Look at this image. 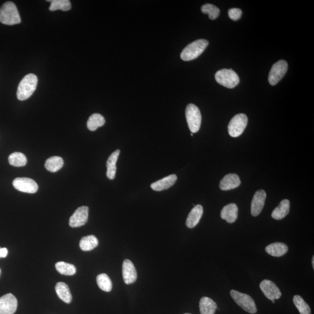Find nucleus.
<instances>
[{"mask_svg":"<svg viewBox=\"0 0 314 314\" xmlns=\"http://www.w3.org/2000/svg\"><path fill=\"white\" fill-rule=\"evenodd\" d=\"M38 78L33 74H28L20 81L17 90V97L20 101L30 98L36 89Z\"/></svg>","mask_w":314,"mask_h":314,"instance_id":"nucleus-1","label":"nucleus"},{"mask_svg":"<svg viewBox=\"0 0 314 314\" xmlns=\"http://www.w3.org/2000/svg\"><path fill=\"white\" fill-rule=\"evenodd\" d=\"M0 22L3 24L14 25L21 22L18 10L14 2L4 3L0 8Z\"/></svg>","mask_w":314,"mask_h":314,"instance_id":"nucleus-2","label":"nucleus"},{"mask_svg":"<svg viewBox=\"0 0 314 314\" xmlns=\"http://www.w3.org/2000/svg\"><path fill=\"white\" fill-rule=\"evenodd\" d=\"M208 45V42L205 39H199L194 41L183 49L180 57L182 60L188 61L196 59L199 57Z\"/></svg>","mask_w":314,"mask_h":314,"instance_id":"nucleus-3","label":"nucleus"},{"mask_svg":"<svg viewBox=\"0 0 314 314\" xmlns=\"http://www.w3.org/2000/svg\"><path fill=\"white\" fill-rule=\"evenodd\" d=\"M217 82L229 89L234 88L240 82L238 76L232 69H223L218 71L215 76Z\"/></svg>","mask_w":314,"mask_h":314,"instance_id":"nucleus-4","label":"nucleus"},{"mask_svg":"<svg viewBox=\"0 0 314 314\" xmlns=\"http://www.w3.org/2000/svg\"><path fill=\"white\" fill-rule=\"evenodd\" d=\"M186 118L191 132L197 133L202 124V114L199 108L193 104H188L186 109Z\"/></svg>","mask_w":314,"mask_h":314,"instance_id":"nucleus-5","label":"nucleus"},{"mask_svg":"<svg viewBox=\"0 0 314 314\" xmlns=\"http://www.w3.org/2000/svg\"><path fill=\"white\" fill-rule=\"evenodd\" d=\"M231 295L236 303L239 305L246 312L251 314L257 312L255 301L251 296L235 290L231 291Z\"/></svg>","mask_w":314,"mask_h":314,"instance_id":"nucleus-6","label":"nucleus"},{"mask_svg":"<svg viewBox=\"0 0 314 314\" xmlns=\"http://www.w3.org/2000/svg\"><path fill=\"white\" fill-rule=\"evenodd\" d=\"M248 118L244 113H238L230 121L228 125V132L232 138H237L242 134L245 130Z\"/></svg>","mask_w":314,"mask_h":314,"instance_id":"nucleus-7","label":"nucleus"},{"mask_svg":"<svg viewBox=\"0 0 314 314\" xmlns=\"http://www.w3.org/2000/svg\"><path fill=\"white\" fill-rule=\"evenodd\" d=\"M288 64L286 61L280 60L273 64L269 72L268 81L270 84L275 86L286 74Z\"/></svg>","mask_w":314,"mask_h":314,"instance_id":"nucleus-8","label":"nucleus"},{"mask_svg":"<svg viewBox=\"0 0 314 314\" xmlns=\"http://www.w3.org/2000/svg\"><path fill=\"white\" fill-rule=\"evenodd\" d=\"M89 210L88 206H82L78 207L70 218L69 226L71 228H78L85 225L88 221Z\"/></svg>","mask_w":314,"mask_h":314,"instance_id":"nucleus-9","label":"nucleus"},{"mask_svg":"<svg viewBox=\"0 0 314 314\" xmlns=\"http://www.w3.org/2000/svg\"><path fill=\"white\" fill-rule=\"evenodd\" d=\"M13 186L16 190L27 193H35L39 186L34 180L28 177H17L13 181Z\"/></svg>","mask_w":314,"mask_h":314,"instance_id":"nucleus-10","label":"nucleus"},{"mask_svg":"<svg viewBox=\"0 0 314 314\" xmlns=\"http://www.w3.org/2000/svg\"><path fill=\"white\" fill-rule=\"evenodd\" d=\"M17 307V299L13 294L8 293L0 298V314H14Z\"/></svg>","mask_w":314,"mask_h":314,"instance_id":"nucleus-11","label":"nucleus"},{"mask_svg":"<svg viewBox=\"0 0 314 314\" xmlns=\"http://www.w3.org/2000/svg\"><path fill=\"white\" fill-rule=\"evenodd\" d=\"M260 289L267 298L271 301L280 298L282 296L281 290L276 284L271 281L265 279L260 284Z\"/></svg>","mask_w":314,"mask_h":314,"instance_id":"nucleus-12","label":"nucleus"},{"mask_svg":"<svg viewBox=\"0 0 314 314\" xmlns=\"http://www.w3.org/2000/svg\"><path fill=\"white\" fill-rule=\"evenodd\" d=\"M267 194L264 190L255 192L251 202V214L253 217H257L263 210L266 202Z\"/></svg>","mask_w":314,"mask_h":314,"instance_id":"nucleus-13","label":"nucleus"},{"mask_svg":"<svg viewBox=\"0 0 314 314\" xmlns=\"http://www.w3.org/2000/svg\"><path fill=\"white\" fill-rule=\"evenodd\" d=\"M122 275L125 283L130 284L135 282L138 278L136 267L132 262L129 260H125L122 266Z\"/></svg>","mask_w":314,"mask_h":314,"instance_id":"nucleus-14","label":"nucleus"},{"mask_svg":"<svg viewBox=\"0 0 314 314\" xmlns=\"http://www.w3.org/2000/svg\"><path fill=\"white\" fill-rule=\"evenodd\" d=\"M239 176L236 174L229 173L221 180L220 184V190L227 191L237 188L240 185Z\"/></svg>","mask_w":314,"mask_h":314,"instance_id":"nucleus-15","label":"nucleus"},{"mask_svg":"<svg viewBox=\"0 0 314 314\" xmlns=\"http://www.w3.org/2000/svg\"><path fill=\"white\" fill-rule=\"evenodd\" d=\"M177 179V177L176 174H170V175L165 177L164 178L158 180V181L153 183L151 185V188L153 190L157 191L167 190V189L173 186L174 183H176Z\"/></svg>","mask_w":314,"mask_h":314,"instance_id":"nucleus-16","label":"nucleus"},{"mask_svg":"<svg viewBox=\"0 0 314 314\" xmlns=\"http://www.w3.org/2000/svg\"><path fill=\"white\" fill-rule=\"evenodd\" d=\"M220 217L229 223L235 222L238 217V207L235 203L229 204L222 208L220 212Z\"/></svg>","mask_w":314,"mask_h":314,"instance_id":"nucleus-17","label":"nucleus"},{"mask_svg":"<svg viewBox=\"0 0 314 314\" xmlns=\"http://www.w3.org/2000/svg\"><path fill=\"white\" fill-rule=\"evenodd\" d=\"M203 214V207L200 204L194 206L189 213L186 225L188 228H193L199 223Z\"/></svg>","mask_w":314,"mask_h":314,"instance_id":"nucleus-18","label":"nucleus"},{"mask_svg":"<svg viewBox=\"0 0 314 314\" xmlns=\"http://www.w3.org/2000/svg\"><path fill=\"white\" fill-rule=\"evenodd\" d=\"M120 150H116L110 154L107 161V176L110 180L115 179L116 173V162L118 161Z\"/></svg>","mask_w":314,"mask_h":314,"instance_id":"nucleus-19","label":"nucleus"},{"mask_svg":"<svg viewBox=\"0 0 314 314\" xmlns=\"http://www.w3.org/2000/svg\"><path fill=\"white\" fill-rule=\"evenodd\" d=\"M288 247L286 244L276 242L267 246L266 251L267 254L273 257H279L286 254L288 251Z\"/></svg>","mask_w":314,"mask_h":314,"instance_id":"nucleus-20","label":"nucleus"},{"mask_svg":"<svg viewBox=\"0 0 314 314\" xmlns=\"http://www.w3.org/2000/svg\"><path fill=\"white\" fill-rule=\"evenodd\" d=\"M290 211V202L289 200H282L279 205L272 213V217L276 220L283 219L289 214Z\"/></svg>","mask_w":314,"mask_h":314,"instance_id":"nucleus-21","label":"nucleus"},{"mask_svg":"<svg viewBox=\"0 0 314 314\" xmlns=\"http://www.w3.org/2000/svg\"><path fill=\"white\" fill-rule=\"evenodd\" d=\"M199 307L201 314H215L217 309L216 302L207 297L201 298Z\"/></svg>","mask_w":314,"mask_h":314,"instance_id":"nucleus-22","label":"nucleus"},{"mask_svg":"<svg viewBox=\"0 0 314 314\" xmlns=\"http://www.w3.org/2000/svg\"><path fill=\"white\" fill-rule=\"evenodd\" d=\"M55 291L61 300L65 302V303H71L72 300V296L69 288L66 283L63 282H58L55 286Z\"/></svg>","mask_w":314,"mask_h":314,"instance_id":"nucleus-23","label":"nucleus"},{"mask_svg":"<svg viewBox=\"0 0 314 314\" xmlns=\"http://www.w3.org/2000/svg\"><path fill=\"white\" fill-rule=\"evenodd\" d=\"M98 245V240L94 235L87 236L81 238L79 243L80 248L84 251H91Z\"/></svg>","mask_w":314,"mask_h":314,"instance_id":"nucleus-24","label":"nucleus"},{"mask_svg":"<svg viewBox=\"0 0 314 314\" xmlns=\"http://www.w3.org/2000/svg\"><path fill=\"white\" fill-rule=\"evenodd\" d=\"M64 162L61 157L58 156L51 157L47 159L45 163L46 170L51 173H56L63 168Z\"/></svg>","mask_w":314,"mask_h":314,"instance_id":"nucleus-25","label":"nucleus"},{"mask_svg":"<svg viewBox=\"0 0 314 314\" xmlns=\"http://www.w3.org/2000/svg\"><path fill=\"white\" fill-rule=\"evenodd\" d=\"M106 123V120L103 116L99 113H94L90 116L87 121V126L90 130L95 131L98 127L103 126Z\"/></svg>","mask_w":314,"mask_h":314,"instance_id":"nucleus-26","label":"nucleus"},{"mask_svg":"<svg viewBox=\"0 0 314 314\" xmlns=\"http://www.w3.org/2000/svg\"><path fill=\"white\" fill-rule=\"evenodd\" d=\"M8 161L14 167H21L27 164V158L23 153L15 152L9 156Z\"/></svg>","mask_w":314,"mask_h":314,"instance_id":"nucleus-27","label":"nucleus"},{"mask_svg":"<svg viewBox=\"0 0 314 314\" xmlns=\"http://www.w3.org/2000/svg\"><path fill=\"white\" fill-rule=\"evenodd\" d=\"M55 267L58 272L64 275H74L77 272V268L74 265L66 263L65 262H58L55 264Z\"/></svg>","mask_w":314,"mask_h":314,"instance_id":"nucleus-28","label":"nucleus"},{"mask_svg":"<svg viewBox=\"0 0 314 314\" xmlns=\"http://www.w3.org/2000/svg\"><path fill=\"white\" fill-rule=\"evenodd\" d=\"M97 283L100 289L104 292H110L112 290L111 280L106 273H101L97 276Z\"/></svg>","mask_w":314,"mask_h":314,"instance_id":"nucleus-29","label":"nucleus"},{"mask_svg":"<svg viewBox=\"0 0 314 314\" xmlns=\"http://www.w3.org/2000/svg\"><path fill=\"white\" fill-rule=\"evenodd\" d=\"M47 1L51 2V5L49 8L51 11L58 10L67 11L71 9V3L69 0H48Z\"/></svg>","mask_w":314,"mask_h":314,"instance_id":"nucleus-30","label":"nucleus"},{"mask_svg":"<svg viewBox=\"0 0 314 314\" xmlns=\"http://www.w3.org/2000/svg\"><path fill=\"white\" fill-rule=\"evenodd\" d=\"M293 302L300 314H311V308L300 296L296 295L293 298Z\"/></svg>","mask_w":314,"mask_h":314,"instance_id":"nucleus-31","label":"nucleus"},{"mask_svg":"<svg viewBox=\"0 0 314 314\" xmlns=\"http://www.w3.org/2000/svg\"><path fill=\"white\" fill-rule=\"evenodd\" d=\"M202 12L203 14H208L209 18L211 20L217 19L220 14V9L214 5L206 4L202 6Z\"/></svg>","mask_w":314,"mask_h":314,"instance_id":"nucleus-32","label":"nucleus"},{"mask_svg":"<svg viewBox=\"0 0 314 314\" xmlns=\"http://www.w3.org/2000/svg\"><path fill=\"white\" fill-rule=\"evenodd\" d=\"M228 15L230 18L236 21L240 18L242 15V11L239 8H231L228 11Z\"/></svg>","mask_w":314,"mask_h":314,"instance_id":"nucleus-33","label":"nucleus"},{"mask_svg":"<svg viewBox=\"0 0 314 314\" xmlns=\"http://www.w3.org/2000/svg\"><path fill=\"white\" fill-rule=\"evenodd\" d=\"M8 250L7 248H1L0 249V258L7 257Z\"/></svg>","mask_w":314,"mask_h":314,"instance_id":"nucleus-34","label":"nucleus"},{"mask_svg":"<svg viewBox=\"0 0 314 314\" xmlns=\"http://www.w3.org/2000/svg\"><path fill=\"white\" fill-rule=\"evenodd\" d=\"M312 265H313V268L314 269V256H313V257Z\"/></svg>","mask_w":314,"mask_h":314,"instance_id":"nucleus-35","label":"nucleus"},{"mask_svg":"<svg viewBox=\"0 0 314 314\" xmlns=\"http://www.w3.org/2000/svg\"><path fill=\"white\" fill-rule=\"evenodd\" d=\"M191 136H193V133H191Z\"/></svg>","mask_w":314,"mask_h":314,"instance_id":"nucleus-36","label":"nucleus"},{"mask_svg":"<svg viewBox=\"0 0 314 314\" xmlns=\"http://www.w3.org/2000/svg\"><path fill=\"white\" fill-rule=\"evenodd\" d=\"M273 303H275V301H272Z\"/></svg>","mask_w":314,"mask_h":314,"instance_id":"nucleus-37","label":"nucleus"},{"mask_svg":"<svg viewBox=\"0 0 314 314\" xmlns=\"http://www.w3.org/2000/svg\"><path fill=\"white\" fill-rule=\"evenodd\" d=\"M191 314L186 313V314Z\"/></svg>","mask_w":314,"mask_h":314,"instance_id":"nucleus-38","label":"nucleus"},{"mask_svg":"<svg viewBox=\"0 0 314 314\" xmlns=\"http://www.w3.org/2000/svg\"><path fill=\"white\" fill-rule=\"evenodd\" d=\"M0 272H1V270H0Z\"/></svg>","mask_w":314,"mask_h":314,"instance_id":"nucleus-39","label":"nucleus"},{"mask_svg":"<svg viewBox=\"0 0 314 314\" xmlns=\"http://www.w3.org/2000/svg\"><path fill=\"white\" fill-rule=\"evenodd\" d=\"M0 249H1V247H0Z\"/></svg>","mask_w":314,"mask_h":314,"instance_id":"nucleus-40","label":"nucleus"}]
</instances>
